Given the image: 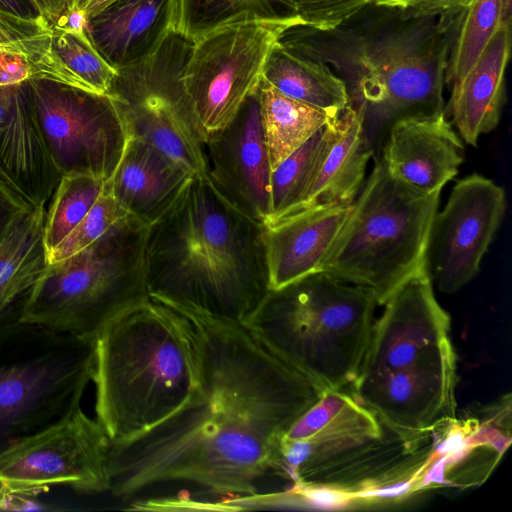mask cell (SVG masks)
<instances>
[{
  "mask_svg": "<svg viewBox=\"0 0 512 512\" xmlns=\"http://www.w3.org/2000/svg\"><path fill=\"white\" fill-rule=\"evenodd\" d=\"M506 205L504 189L483 175L455 183L434 216L427 248V267L441 292L453 294L478 274Z\"/></svg>",
  "mask_w": 512,
  "mask_h": 512,
  "instance_id": "13",
  "label": "cell"
},
{
  "mask_svg": "<svg viewBox=\"0 0 512 512\" xmlns=\"http://www.w3.org/2000/svg\"><path fill=\"white\" fill-rule=\"evenodd\" d=\"M350 208L351 204L309 208L264 224L270 290L322 271Z\"/></svg>",
  "mask_w": 512,
  "mask_h": 512,
  "instance_id": "20",
  "label": "cell"
},
{
  "mask_svg": "<svg viewBox=\"0 0 512 512\" xmlns=\"http://www.w3.org/2000/svg\"><path fill=\"white\" fill-rule=\"evenodd\" d=\"M0 7L23 17L41 16L30 0H0Z\"/></svg>",
  "mask_w": 512,
  "mask_h": 512,
  "instance_id": "43",
  "label": "cell"
},
{
  "mask_svg": "<svg viewBox=\"0 0 512 512\" xmlns=\"http://www.w3.org/2000/svg\"><path fill=\"white\" fill-rule=\"evenodd\" d=\"M180 24L181 0H115L84 26L96 50L117 71L144 60Z\"/></svg>",
  "mask_w": 512,
  "mask_h": 512,
  "instance_id": "21",
  "label": "cell"
},
{
  "mask_svg": "<svg viewBox=\"0 0 512 512\" xmlns=\"http://www.w3.org/2000/svg\"><path fill=\"white\" fill-rule=\"evenodd\" d=\"M376 306L370 289L321 271L269 290L246 324L323 390H343L359 373Z\"/></svg>",
  "mask_w": 512,
  "mask_h": 512,
  "instance_id": "5",
  "label": "cell"
},
{
  "mask_svg": "<svg viewBox=\"0 0 512 512\" xmlns=\"http://www.w3.org/2000/svg\"><path fill=\"white\" fill-rule=\"evenodd\" d=\"M336 118L271 172L270 214L265 224L292 213L302 204L334 137Z\"/></svg>",
  "mask_w": 512,
  "mask_h": 512,
  "instance_id": "28",
  "label": "cell"
},
{
  "mask_svg": "<svg viewBox=\"0 0 512 512\" xmlns=\"http://www.w3.org/2000/svg\"><path fill=\"white\" fill-rule=\"evenodd\" d=\"M374 0H290L307 26L328 30L336 27Z\"/></svg>",
  "mask_w": 512,
  "mask_h": 512,
  "instance_id": "34",
  "label": "cell"
},
{
  "mask_svg": "<svg viewBox=\"0 0 512 512\" xmlns=\"http://www.w3.org/2000/svg\"><path fill=\"white\" fill-rule=\"evenodd\" d=\"M511 25L501 24L470 70L451 86L449 113L461 139L476 146L499 124L505 101V71Z\"/></svg>",
  "mask_w": 512,
  "mask_h": 512,
  "instance_id": "23",
  "label": "cell"
},
{
  "mask_svg": "<svg viewBox=\"0 0 512 512\" xmlns=\"http://www.w3.org/2000/svg\"><path fill=\"white\" fill-rule=\"evenodd\" d=\"M36 495L8 492L0 489V511H42L48 510Z\"/></svg>",
  "mask_w": 512,
  "mask_h": 512,
  "instance_id": "40",
  "label": "cell"
},
{
  "mask_svg": "<svg viewBox=\"0 0 512 512\" xmlns=\"http://www.w3.org/2000/svg\"><path fill=\"white\" fill-rule=\"evenodd\" d=\"M372 154L364 131L363 112L348 105L335 120L334 137L313 184L302 204L292 213L352 204L365 182Z\"/></svg>",
  "mask_w": 512,
  "mask_h": 512,
  "instance_id": "24",
  "label": "cell"
},
{
  "mask_svg": "<svg viewBox=\"0 0 512 512\" xmlns=\"http://www.w3.org/2000/svg\"><path fill=\"white\" fill-rule=\"evenodd\" d=\"M51 45L60 62L88 90L108 93L117 71L96 50L84 24L54 23Z\"/></svg>",
  "mask_w": 512,
  "mask_h": 512,
  "instance_id": "30",
  "label": "cell"
},
{
  "mask_svg": "<svg viewBox=\"0 0 512 512\" xmlns=\"http://www.w3.org/2000/svg\"><path fill=\"white\" fill-rule=\"evenodd\" d=\"M453 347L401 370L358 375L353 397L407 446L455 420Z\"/></svg>",
  "mask_w": 512,
  "mask_h": 512,
  "instance_id": "14",
  "label": "cell"
},
{
  "mask_svg": "<svg viewBox=\"0 0 512 512\" xmlns=\"http://www.w3.org/2000/svg\"><path fill=\"white\" fill-rule=\"evenodd\" d=\"M46 206L18 213L0 236V324L20 321L28 296L47 266Z\"/></svg>",
  "mask_w": 512,
  "mask_h": 512,
  "instance_id": "25",
  "label": "cell"
},
{
  "mask_svg": "<svg viewBox=\"0 0 512 512\" xmlns=\"http://www.w3.org/2000/svg\"><path fill=\"white\" fill-rule=\"evenodd\" d=\"M257 92L271 172L319 129L336 118L282 94L263 78Z\"/></svg>",
  "mask_w": 512,
  "mask_h": 512,
  "instance_id": "27",
  "label": "cell"
},
{
  "mask_svg": "<svg viewBox=\"0 0 512 512\" xmlns=\"http://www.w3.org/2000/svg\"><path fill=\"white\" fill-rule=\"evenodd\" d=\"M34 206L0 165V236L18 213Z\"/></svg>",
  "mask_w": 512,
  "mask_h": 512,
  "instance_id": "38",
  "label": "cell"
},
{
  "mask_svg": "<svg viewBox=\"0 0 512 512\" xmlns=\"http://www.w3.org/2000/svg\"><path fill=\"white\" fill-rule=\"evenodd\" d=\"M511 3V0H502V24L511 25Z\"/></svg>",
  "mask_w": 512,
  "mask_h": 512,
  "instance_id": "44",
  "label": "cell"
},
{
  "mask_svg": "<svg viewBox=\"0 0 512 512\" xmlns=\"http://www.w3.org/2000/svg\"><path fill=\"white\" fill-rule=\"evenodd\" d=\"M262 78L282 94L337 117L348 105L345 83L323 62L291 54L274 44Z\"/></svg>",
  "mask_w": 512,
  "mask_h": 512,
  "instance_id": "26",
  "label": "cell"
},
{
  "mask_svg": "<svg viewBox=\"0 0 512 512\" xmlns=\"http://www.w3.org/2000/svg\"><path fill=\"white\" fill-rule=\"evenodd\" d=\"M294 488L292 494L303 497L308 503L319 508H344L356 500L352 491L335 485L306 484Z\"/></svg>",
  "mask_w": 512,
  "mask_h": 512,
  "instance_id": "37",
  "label": "cell"
},
{
  "mask_svg": "<svg viewBox=\"0 0 512 512\" xmlns=\"http://www.w3.org/2000/svg\"><path fill=\"white\" fill-rule=\"evenodd\" d=\"M502 0H474L464 11L450 48L445 84L458 82L475 64L498 30Z\"/></svg>",
  "mask_w": 512,
  "mask_h": 512,
  "instance_id": "31",
  "label": "cell"
},
{
  "mask_svg": "<svg viewBox=\"0 0 512 512\" xmlns=\"http://www.w3.org/2000/svg\"><path fill=\"white\" fill-rule=\"evenodd\" d=\"M160 303L190 339L196 386L168 419L114 446L109 492L128 500L155 484L187 482L243 503L259 495L264 479L283 477V438L325 390L246 323Z\"/></svg>",
  "mask_w": 512,
  "mask_h": 512,
  "instance_id": "1",
  "label": "cell"
},
{
  "mask_svg": "<svg viewBox=\"0 0 512 512\" xmlns=\"http://www.w3.org/2000/svg\"><path fill=\"white\" fill-rule=\"evenodd\" d=\"M381 158L395 178L425 193L441 192L464 161V145L446 112L393 122Z\"/></svg>",
  "mask_w": 512,
  "mask_h": 512,
  "instance_id": "18",
  "label": "cell"
},
{
  "mask_svg": "<svg viewBox=\"0 0 512 512\" xmlns=\"http://www.w3.org/2000/svg\"><path fill=\"white\" fill-rule=\"evenodd\" d=\"M115 0H75L68 13V20L85 23L86 19L103 10Z\"/></svg>",
  "mask_w": 512,
  "mask_h": 512,
  "instance_id": "42",
  "label": "cell"
},
{
  "mask_svg": "<svg viewBox=\"0 0 512 512\" xmlns=\"http://www.w3.org/2000/svg\"><path fill=\"white\" fill-rule=\"evenodd\" d=\"M129 217L113 197L108 182L85 217L50 252L46 253L48 264L62 261L102 237L114 225Z\"/></svg>",
  "mask_w": 512,
  "mask_h": 512,
  "instance_id": "33",
  "label": "cell"
},
{
  "mask_svg": "<svg viewBox=\"0 0 512 512\" xmlns=\"http://www.w3.org/2000/svg\"><path fill=\"white\" fill-rule=\"evenodd\" d=\"M106 181L85 174H64L46 209L43 241L46 253L54 249L85 217Z\"/></svg>",
  "mask_w": 512,
  "mask_h": 512,
  "instance_id": "29",
  "label": "cell"
},
{
  "mask_svg": "<svg viewBox=\"0 0 512 512\" xmlns=\"http://www.w3.org/2000/svg\"><path fill=\"white\" fill-rule=\"evenodd\" d=\"M382 439V425L371 411L343 390H326L283 438V477L294 486L315 484Z\"/></svg>",
  "mask_w": 512,
  "mask_h": 512,
  "instance_id": "15",
  "label": "cell"
},
{
  "mask_svg": "<svg viewBox=\"0 0 512 512\" xmlns=\"http://www.w3.org/2000/svg\"><path fill=\"white\" fill-rule=\"evenodd\" d=\"M474 0H376L379 4L397 6L404 18L458 16Z\"/></svg>",
  "mask_w": 512,
  "mask_h": 512,
  "instance_id": "36",
  "label": "cell"
},
{
  "mask_svg": "<svg viewBox=\"0 0 512 512\" xmlns=\"http://www.w3.org/2000/svg\"><path fill=\"white\" fill-rule=\"evenodd\" d=\"M94 348L95 417L116 447L172 416L196 386L190 339L174 312L151 298L110 321Z\"/></svg>",
  "mask_w": 512,
  "mask_h": 512,
  "instance_id": "4",
  "label": "cell"
},
{
  "mask_svg": "<svg viewBox=\"0 0 512 512\" xmlns=\"http://www.w3.org/2000/svg\"><path fill=\"white\" fill-rule=\"evenodd\" d=\"M94 361V338L0 324V452L80 406Z\"/></svg>",
  "mask_w": 512,
  "mask_h": 512,
  "instance_id": "8",
  "label": "cell"
},
{
  "mask_svg": "<svg viewBox=\"0 0 512 512\" xmlns=\"http://www.w3.org/2000/svg\"><path fill=\"white\" fill-rule=\"evenodd\" d=\"M207 177L240 212L265 224L270 214L271 168L257 89L233 119L204 142Z\"/></svg>",
  "mask_w": 512,
  "mask_h": 512,
  "instance_id": "17",
  "label": "cell"
},
{
  "mask_svg": "<svg viewBox=\"0 0 512 512\" xmlns=\"http://www.w3.org/2000/svg\"><path fill=\"white\" fill-rule=\"evenodd\" d=\"M192 176L158 148L130 137L107 182L128 216L149 226L172 204Z\"/></svg>",
  "mask_w": 512,
  "mask_h": 512,
  "instance_id": "22",
  "label": "cell"
},
{
  "mask_svg": "<svg viewBox=\"0 0 512 512\" xmlns=\"http://www.w3.org/2000/svg\"><path fill=\"white\" fill-rule=\"evenodd\" d=\"M299 22V17L266 19L242 12L192 35L183 83L204 142L224 128L257 89L280 32Z\"/></svg>",
  "mask_w": 512,
  "mask_h": 512,
  "instance_id": "10",
  "label": "cell"
},
{
  "mask_svg": "<svg viewBox=\"0 0 512 512\" xmlns=\"http://www.w3.org/2000/svg\"><path fill=\"white\" fill-rule=\"evenodd\" d=\"M289 0H204L208 7L222 16L251 12L270 17L288 4Z\"/></svg>",
  "mask_w": 512,
  "mask_h": 512,
  "instance_id": "39",
  "label": "cell"
},
{
  "mask_svg": "<svg viewBox=\"0 0 512 512\" xmlns=\"http://www.w3.org/2000/svg\"><path fill=\"white\" fill-rule=\"evenodd\" d=\"M39 125L60 175L108 181L130 138L113 99L63 82L28 79Z\"/></svg>",
  "mask_w": 512,
  "mask_h": 512,
  "instance_id": "12",
  "label": "cell"
},
{
  "mask_svg": "<svg viewBox=\"0 0 512 512\" xmlns=\"http://www.w3.org/2000/svg\"><path fill=\"white\" fill-rule=\"evenodd\" d=\"M30 2L52 25L58 21H68L70 0H30Z\"/></svg>",
  "mask_w": 512,
  "mask_h": 512,
  "instance_id": "41",
  "label": "cell"
},
{
  "mask_svg": "<svg viewBox=\"0 0 512 512\" xmlns=\"http://www.w3.org/2000/svg\"><path fill=\"white\" fill-rule=\"evenodd\" d=\"M147 229L129 216L80 252L47 263L20 321L93 339L118 315L148 300Z\"/></svg>",
  "mask_w": 512,
  "mask_h": 512,
  "instance_id": "7",
  "label": "cell"
},
{
  "mask_svg": "<svg viewBox=\"0 0 512 512\" xmlns=\"http://www.w3.org/2000/svg\"><path fill=\"white\" fill-rule=\"evenodd\" d=\"M31 78H46L87 89L54 54L51 39L29 44L0 45V85Z\"/></svg>",
  "mask_w": 512,
  "mask_h": 512,
  "instance_id": "32",
  "label": "cell"
},
{
  "mask_svg": "<svg viewBox=\"0 0 512 512\" xmlns=\"http://www.w3.org/2000/svg\"><path fill=\"white\" fill-rule=\"evenodd\" d=\"M52 24L43 16L23 17L0 7V45L49 40Z\"/></svg>",
  "mask_w": 512,
  "mask_h": 512,
  "instance_id": "35",
  "label": "cell"
},
{
  "mask_svg": "<svg viewBox=\"0 0 512 512\" xmlns=\"http://www.w3.org/2000/svg\"><path fill=\"white\" fill-rule=\"evenodd\" d=\"M462 17L407 19L399 7L371 1L332 29L292 24L276 44L325 63L345 83L374 151L396 120L445 112V73Z\"/></svg>",
  "mask_w": 512,
  "mask_h": 512,
  "instance_id": "2",
  "label": "cell"
},
{
  "mask_svg": "<svg viewBox=\"0 0 512 512\" xmlns=\"http://www.w3.org/2000/svg\"><path fill=\"white\" fill-rule=\"evenodd\" d=\"M0 165L36 206L60 180L45 143L28 80L0 85Z\"/></svg>",
  "mask_w": 512,
  "mask_h": 512,
  "instance_id": "19",
  "label": "cell"
},
{
  "mask_svg": "<svg viewBox=\"0 0 512 512\" xmlns=\"http://www.w3.org/2000/svg\"><path fill=\"white\" fill-rule=\"evenodd\" d=\"M192 46L193 36L175 26L148 57L117 70L107 94L130 137L158 148L192 175H205L204 141L183 83Z\"/></svg>",
  "mask_w": 512,
  "mask_h": 512,
  "instance_id": "9",
  "label": "cell"
},
{
  "mask_svg": "<svg viewBox=\"0 0 512 512\" xmlns=\"http://www.w3.org/2000/svg\"><path fill=\"white\" fill-rule=\"evenodd\" d=\"M261 224L193 175L148 226L149 297L246 323L270 290Z\"/></svg>",
  "mask_w": 512,
  "mask_h": 512,
  "instance_id": "3",
  "label": "cell"
},
{
  "mask_svg": "<svg viewBox=\"0 0 512 512\" xmlns=\"http://www.w3.org/2000/svg\"><path fill=\"white\" fill-rule=\"evenodd\" d=\"M114 444L81 405L0 452V489L38 496L51 486L110 490Z\"/></svg>",
  "mask_w": 512,
  "mask_h": 512,
  "instance_id": "11",
  "label": "cell"
},
{
  "mask_svg": "<svg viewBox=\"0 0 512 512\" xmlns=\"http://www.w3.org/2000/svg\"><path fill=\"white\" fill-rule=\"evenodd\" d=\"M74 2H75V0H70V8H71V6L73 5ZM70 8H69V10H70Z\"/></svg>",
  "mask_w": 512,
  "mask_h": 512,
  "instance_id": "45",
  "label": "cell"
},
{
  "mask_svg": "<svg viewBox=\"0 0 512 512\" xmlns=\"http://www.w3.org/2000/svg\"><path fill=\"white\" fill-rule=\"evenodd\" d=\"M440 193L409 186L378 160L352 202L322 271L370 289L383 305L403 281L427 265Z\"/></svg>",
  "mask_w": 512,
  "mask_h": 512,
  "instance_id": "6",
  "label": "cell"
},
{
  "mask_svg": "<svg viewBox=\"0 0 512 512\" xmlns=\"http://www.w3.org/2000/svg\"><path fill=\"white\" fill-rule=\"evenodd\" d=\"M432 282L426 265L385 300L358 375L405 369L452 346L450 317L438 303Z\"/></svg>",
  "mask_w": 512,
  "mask_h": 512,
  "instance_id": "16",
  "label": "cell"
},
{
  "mask_svg": "<svg viewBox=\"0 0 512 512\" xmlns=\"http://www.w3.org/2000/svg\"><path fill=\"white\" fill-rule=\"evenodd\" d=\"M374 1H376V0H374Z\"/></svg>",
  "mask_w": 512,
  "mask_h": 512,
  "instance_id": "46",
  "label": "cell"
}]
</instances>
